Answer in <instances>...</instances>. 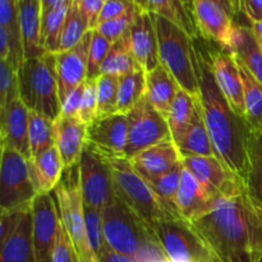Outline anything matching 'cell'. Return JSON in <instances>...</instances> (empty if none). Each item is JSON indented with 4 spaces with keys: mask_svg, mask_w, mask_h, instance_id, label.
I'll return each mask as SVG.
<instances>
[{
    "mask_svg": "<svg viewBox=\"0 0 262 262\" xmlns=\"http://www.w3.org/2000/svg\"><path fill=\"white\" fill-rule=\"evenodd\" d=\"M219 262H262V211L243 184L191 222Z\"/></svg>",
    "mask_w": 262,
    "mask_h": 262,
    "instance_id": "obj_1",
    "label": "cell"
},
{
    "mask_svg": "<svg viewBox=\"0 0 262 262\" xmlns=\"http://www.w3.org/2000/svg\"><path fill=\"white\" fill-rule=\"evenodd\" d=\"M199 76V100L211 137L215 156L232 173L245 179L250 160L252 129L245 117L238 114L215 79L210 56V43L201 36L194 38Z\"/></svg>",
    "mask_w": 262,
    "mask_h": 262,
    "instance_id": "obj_2",
    "label": "cell"
},
{
    "mask_svg": "<svg viewBox=\"0 0 262 262\" xmlns=\"http://www.w3.org/2000/svg\"><path fill=\"white\" fill-rule=\"evenodd\" d=\"M105 155V154H104ZM112 170L115 194L151 229L173 214L160 201L142 174L133 166L130 159L123 155H105Z\"/></svg>",
    "mask_w": 262,
    "mask_h": 262,
    "instance_id": "obj_3",
    "label": "cell"
},
{
    "mask_svg": "<svg viewBox=\"0 0 262 262\" xmlns=\"http://www.w3.org/2000/svg\"><path fill=\"white\" fill-rule=\"evenodd\" d=\"M19 97L30 112L51 120L60 118L61 102L55 54L26 59L18 69Z\"/></svg>",
    "mask_w": 262,
    "mask_h": 262,
    "instance_id": "obj_4",
    "label": "cell"
},
{
    "mask_svg": "<svg viewBox=\"0 0 262 262\" xmlns=\"http://www.w3.org/2000/svg\"><path fill=\"white\" fill-rule=\"evenodd\" d=\"M154 19L158 33L160 64L174 77L182 90L194 97L199 96L194 38L165 18L154 15Z\"/></svg>",
    "mask_w": 262,
    "mask_h": 262,
    "instance_id": "obj_5",
    "label": "cell"
},
{
    "mask_svg": "<svg viewBox=\"0 0 262 262\" xmlns=\"http://www.w3.org/2000/svg\"><path fill=\"white\" fill-rule=\"evenodd\" d=\"M102 229L110 250L135 258L158 239L154 230L137 216L119 197L101 210Z\"/></svg>",
    "mask_w": 262,
    "mask_h": 262,
    "instance_id": "obj_6",
    "label": "cell"
},
{
    "mask_svg": "<svg viewBox=\"0 0 262 262\" xmlns=\"http://www.w3.org/2000/svg\"><path fill=\"white\" fill-rule=\"evenodd\" d=\"M54 196L58 204L60 220L78 253L79 262H99L92 252L87 237L84 205L79 188L78 165L72 168V173L67 171L66 178L61 177L58 187L54 189Z\"/></svg>",
    "mask_w": 262,
    "mask_h": 262,
    "instance_id": "obj_7",
    "label": "cell"
},
{
    "mask_svg": "<svg viewBox=\"0 0 262 262\" xmlns=\"http://www.w3.org/2000/svg\"><path fill=\"white\" fill-rule=\"evenodd\" d=\"M154 233L171 262H219L192 223L182 216L161 220Z\"/></svg>",
    "mask_w": 262,
    "mask_h": 262,
    "instance_id": "obj_8",
    "label": "cell"
},
{
    "mask_svg": "<svg viewBox=\"0 0 262 262\" xmlns=\"http://www.w3.org/2000/svg\"><path fill=\"white\" fill-rule=\"evenodd\" d=\"M36 196L27 159L18 151L2 146L0 211L31 206Z\"/></svg>",
    "mask_w": 262,
    "mask_h": 262,
    "instance_id": "obj_9",
    "label": "cell"
},
{
    "mask_svg": "<svg viewBox=\"0 0 262 262\" xmlns=\"http://www.w3.org/2000/svg\"><path fill=\"white\" fill-rule=\"evenodd\" d=\"M79 188L86 207L102 210L117 197L106 156L86 143L78 164Z\"/></svg>",
    "mask_w": 262,
    "mask_h": 262,
    "instance_id": "obj_10",
    "label": "cell"
},
{
    "mask_svg": "<svg viewBox=\"0 0 262 262\" xmlns=\"http://www.w3.org/2000/svg\"><path fill=\"white\" fill-rule=\"evenodd\" d=\"M128 138L125 158L132 159L142 151L171 140L166 118L143 97L127 114Z\"/></svg>",
    "mask_w": 262,
    "mask_h": 262,
    "instance_id": "obj_11",
    "label": "cell"
},
{
    "mask_svg": "<svg viewBox=\"0 0 262 262\" xmlns=\"http://www.w3.org/2000/svg\"><path fill=\"white\" fill-rule=\"evenodd\" d=\"M31 212L36 262H51L61 223L55 196L37 194L31 204Z\"/></svg>",
    "mask_w": 262,
    "mask_h": 262,
    "instance_id": "obj_12",
    "label": "cell"
},
{
    "mask_svg": "<svg viewBox=\"0 0 262 262\" xmlns=\"http://www.w3.org/2000/svg\"><path fill=\"white\" fill-rule=\"evenodd\" d=\"M192 15L202 38L230 51L237 31V20L211 0H194Z\"/></svg>",
    "mask_w": 262,
    "mask_h": 262,
    "instance_id": "obj_13",
    "label": "cell"
},
{
    "mask_svg": "<svg viewBox=\"0 0 262 262\" xmlns=\"http://www.w3.org/2000/svg\"><path fill=\"white\" fill-rule=\"evenodd\" d=\"M182 163L212 197L230 193L245 184V181L228 170L216 156H189L182 159Z\"/></svg>",
    "mask_w": 262,
    "mask_h": 262,
    "instance_id": "obj_14",
    "label": "cell"
},
{
    "mask_svg": "<svg viewBox=\"0 0 262 262\" xmlns=\"http://www.w3.org/2000/svg\"><path fill=\"white\" fill-rule=\"evenodd\" d=\"M209 43L212 72L217 86L233 109L245 117V95L239 64L230 51L224 50L211 42Z\"/></svg>",
    "mask_w": 262,
    "mask_h": 262,
    "instance_id": "obj_15",
    "label": "cell"
},
{
    "mask_svg": "<svg viewBox=\"0 0 262 262\" xmlns=\"http://www.w3.org/2000/svg\"><path fill=\"white\" fill-rule=\"evenodd\" d=\"M127 37L133 56L142 71L150 72L160 64L158 33L152 14L136 9Z\"/></svg>",
    "mask_w": 262,
    "mask_h": 262,
    "instance_id": "obj_16",
    "label": "cell"
},
{
    "mask_svg": "<svg viewBox=\"0 0 262 262\" xmlns=\"http://www.w3.org/2000/svg\"><path fill=\"white\" fill-rule=\"evenodd\" d=\"M91 37L92 31H90L82 38L81 42L74 46L73 49L55 54L56 77H58L60 102H63L73 90L84 83V81L87 79Z\"/></svg>",
    "mask_w": 262,
    "mask_h": 262,
    "instance_id": "obj_17",
    "label": "cell"
},
{
    "mask_svg": "<svg viewBox=\"0 0 262 262\" xmlns=\"http://www.w3.org/2000/svg\"><path fill=\"white\" fill-rule=\"evenodd\" d=\"M128 138L127 114L96 118L87 125V143L105 155H124Z\"/></svg>",
    "mask_w": 262,
    "mask_h": 262,
    "instance_id": "obj_18",
    "label": "cell"
},
{
    "mask_svg": "<svg viewBox=\"0 0 262 262\" xmlns=\"http://www.w3.org/2000/svg\"><path fill=\"white\" fill-rule=\"evenodd\" d=\"M28 115L30 110L26 107L20 97L15 99L0 110V135L2 146L18 151L30 160L32 155L28 138Z\"/></svg>",
    "mask_w": 262,
    "mask_h": 262,
    "instance_id": "obj_19",
    "label": "cell"
},
{
    "mask_svg": "<svg viewBox=\"0 0 262 262\" xmlns=\"http://www.w3.org/2000/svg\"><path fill=\"white\" fill-rule=\"evenodd\" d=\"M87 143V124L78 118L60 117L55 120V146L66 169L78 165Z\"/></svg>",
    "mask_w": 262,
    "mask_h": 262,
    "instance_id": "obj_20",
    "label": "cell"
},
{
    "mask_svg": "<svg viewBox=\"0 0 262 262\" xmlns=\"http://www.w3.org/2000/svg\"><path fill=\"white\" fill-rule=\"evenodd\" d=\"M212 199L214 197L194 178L193 174L183 166L176 199L178 214L183 219L193 222L194 219H197L200 215L206 211Z\"/></svg>",
    "mask_w": 262,
    "mask_h": 262,
    "instance_id": "obj_21",
    "label": "cell"
},
{
    "mask_svg": "<svg viewBox=\"0 0 262 262\" xmlns=\"http://www.w3.org/2000/svg\"><path fill=\"white\" fill-rule=\"evenodd\" d=\"M32 183L37 194L51 193L61 181L66 166L56 146L28 160Z\"/></svg>",
    "mask_w": 262,
    "mask_h": 262,
    "instance_id": "obj_22",
    "label": "cell"
},
{
    "mask_svg": "<svg viewBox=\"0 0 262 262\" xmlns=\"http://www.w3.org/2000/svg\"><path fill=\"white\" fill-rule=\"evenodd\" d=\"M142 176H160L182 163V156L173 141L159 143L130 159Z\"/></svg>",
    "mask_w": 262,
    "mask_h": 262,
    "instance_id": "obj_23",
    "label": "cell"
},
{
    "mask_svg": "<svg viewBox=\"0 0 262 262\" xmlns=\"http://www.w3.org/2000/svg\"><path fill=\"white\" fill-rule=\"evenodd\" d=\"M19 27L25 60L46 54L41 43V0H19Z\"/></svg>",
    "mask_w": 262,
    "mask_h": 262,
    "instance_id": "obj_24",
    "label": "cell"
},
{
    "mask_svg": "<svg viewBox=\"0 0 262 262\" xmlns=\"http://www.w3.org/2000/svg\"><path fill=\"white\" fill-rule=\"evenodd\" d=\"M0 262H36L31 206L26 209L17 229L0 245Z\"/></svg>",
    "mask_w": 262,
    "mask_h": 262,
    "instance_id": "obj_25",
    "label": "cell"
},
{
    "mask_svg": "<svg viewBox=\"0 0 262 262\" xmlns=\"http://www.w3.org/2000/svg\"><path fill=\"white\" fill-rule=\"evenodd\" d=\"M179 89L181 87L174 77L161 64L152 71L146 72L145 97L165 118L168 117Z\"/></svg>",
    "mask_w": 262,
    "mask_h": 262,
    "instance_id": "obj_26",
    "label": "cell"
},
{
    "mask_svg": "<svg viewBox=\"0 0 262 262\" xmlns=\"http://www.w3.org/2000/svg\"><path fill=\"white\" fill-rule=\"evenodd\" d=\"M230 53L262 84V43L250 25L238 23Z\"/></svg>",
    "mask_w": 262,
    "mask_h": 262,
    "instance_id": "obj_27",
    "label": "cell"
},
{
    "mask_svg": "<svg viewBox=\"0 0 262 262\" xmlns=\"http://www.w3.org/2000/svg\"><path fill=\"white\" fill-rule=\"evenodd\" d=\"M177 147L182 159L189 158V156H215L214 146H212L204 114H202L199 97H196V107H194L191 123L186 130V135Z\"/></svg>",
    "mask_w": 262,
    "mask_h": 262,
    "instance_id": "obj_28",
    "label": "cell"
},
{
    "mask_svg": "<svg viewBox=\"0 0 262 262\" xmlns=\"http://www.w3.org/2000/svg\"><path fill=\"white\" fill-rule=\"evenodd\" d=\"M133 4L140 12L150 13L170 20L183 28L193 38L200 36L193 15L184 7L182 0H133Z\"/></svg>",
    "mask_w": 262,
    "mask_h": 262,
    "instance_id": "obj_29",
    "label": "cell"
},
{
    "mask_svg": "<svg viewBox=\"0 0 262 262\" xmlns=\"http://www.w3.org/2000/svg\"><path fill=\"white\" fill-rule=\"evenodd\" d=\"M196 97L192 96L184 90L179 89L176 100H174L173 105L169 110L166 120H168L169 129H170L171 140L177 146L183 140L187 128H188L192 117H193L194 107H196Z\"/></svg>",
    "mask_w": 262,
    "mask_h": 262,
    "instance_id": "obj_30",
    "label": "cell"
},
{
    "mask_svg": "<svg viewBox=\"0 0 262 262\" xmlns=\"http://www.w3.org/2000/svg\"><path fill=\"white\" fill-rule=\"evenodd\" d=\"M243 181L250 197L262 211V129L252 133L248 169Z\"/></svg>",
    "mask_w": 262,
    "mask_h": 262,
    "instance_id": "obj_31",
    "label": "cell"
},
{
    "mask_svg": "<svg viewBox=\"0 0 262 262\" xmlns=\"http://www.w3.org/2000/svg\"><path fill=\"white\" fill-rule=\"evenodd\" d=\"M238 64L241 67L243 81L245 117L252 132H257L262 129V84L239 61Z\"/></svg>",
    "mask_w": 262,
    "mask_h": 262,
    "instance_id": "obj_32",
    "label": "cell"
},
{
    "mask_svg": "<svg viewBox=\"0 0 262 262\" xmlns=\"http://www.w3.org/2000/svg\"><path fill=\"white\" fill-rule=\"evenodd\" d=\"M141 69L129 48L127 33L119 41L112 45L109 54L101 67V74L123 77L128 73Z\"/></svg>",
    "mask_w": 262,
    "mask_h": 262,
    "instance_id": "obj_33",
    "label": "cell"
},
{
    "mask_svg": "<svg viewBox=\"0 0 262 262\" xmlns=\"http://www.w3.org/2000/svg\"><path fill=\"white\" fill-rule=\"evenodd\" d=\"M146 94V72L142 69L119 77L118 113L128 114Z\"/></svg>",
    "mask_w": 262,
    "mask_h": 262,
    "instance_id": "obj_34",
    "label": "cell"
},
{
    "mask_svg": "<svg viewBox=\"0 0 262 262\" xmlns=\"http://www.w3.org/2000/svg\"><path fill=\"white\" fill-rule=\"evenodd\" d=\"M71 2L72 0H68L61 7L41 15V43L46 54L59 53L61 32Z\"/></svg>",
    "mask_w": 262,
    "mask_h": 262,
    "instance_id": "obj_35",
    "label": "cell"
},
{
    "mask_svg": "<svg viewBox=\"0 0 262 262\" xmlns=\"http://www.w3.org/2000/svg\"><path fill=\"white\" fill-rule=\"evenodd\" d=\"M28 138L32 158L55 146V122L37 113L30 112Z\"/></svg>",
    "mask_w": 262,
    "mask_h": 262,
    "instance_id": "obj_36",
    "label": "cell"
},
{
    "mask_svg": "<svg viewBox=\"0 0 262 262\" xmlns=\"http://www.w3.org/2000/svg\"><path fill=\"white\" fill-rule=\"evenodd\" d=\"M182 169H183V163L177 165L176 168L169 170L168 173L160 174V176H142L146 179L152 191L155 192L156 196L160 199V201L170 210L173 214L181 215L177 211L176 199L177 192L179 188V182H181Z\"/></svg>",
    "mask_w": 262,
    "mask_h": 262,
    "instance_id": "obj_37",
    "label": "cell"
},
{
    "mask_svg": "<svg viewBox=\"0 0 262 262\" xmlns=\"http://www.w3.org/2000/svg\"><path fill=\"white\" fill-rule=\"evenodd\" d=\"M89 20L79 9L77 2H71L66 22H64L63 32H61L59 53L68 51L78 45L82 38L90 32Z\"/></svg>",
    "mask_w": 262,
    "mask_h": 262,
    "instance_id": "obj_38",
    "label": "cell"
},
{
    "mask_svg": "<svg viewBox=\"0 0 262 262\" xmlns=\"http://www.w3.org/2000/svg\"><path fill=\"white\" fill-rule=\"evenodd\" d=\"M97 82V118L118 113V86L119 77L101 74Z\"/></svg>",
    "mask_w": 262,
    "mask_h": 262,
    "instance_id": "obj_39",
    "label": "cell"
},
{
    "mask_svg": "<svg viewBox=\"0 0 262 262\" xmlns=\"http://www.w3.org/2000/svg\"><path fill=\"white\" fill-rule=\"evenodd\" d=\"M84 223H86L87 237H89L90 246H91V250L94 252L95 257L99 261L102 253L109 248L104 237L101 210L84 206Z\"/></svg>",
    "mask_w": 262,
    "mask_h": 262,
    "instance_id": "obj_40",
    "label": "cell"
},
{
    "mask_svg": "<svg viewBox=\"0 0 262 262\" xmlns=\"http://www.w3.org/2000/svg\"><path fill=\"white\" fill-rule=\"evenodd\" d=\"M112 42L106 40L101 33L92 30L91 43L89 51V67H87V79H97L101 76V67L112 49Z\"/></svg>",
    "mask_w": 262,
    "mask_h": 262,
    "instance_id": "obj_41",
    "label": "cell"
},
{
    "mask_svg": "<svg viewBox=\"0 0 262 262\" xmlns=\"http://www.w3.org/2000/svg\"><path fill=\"white\" fill-rule=\"evenodd\" d=\"M0 27L4 28L15 42L22 45L19 27V0H0Z\"/></svg>",
    "mask_w": 262,
    "mask_h": 262,
    "instance_id": "obj_42",
    "label": "cell"
},
{
    "mask_svg": "<svg viewBox=\"0 0 262 262\" xmlns=\"http://www.w3.org/2000/svg\"><path fill=\"white\" fill-rule=\"evenodd\" d=\"M19 99L18 72L4 61H0V110Z\"/></svg>",
    "mask_w": 262,
    "mask_h": 262,
    "instance_id": "obj_43",
    "label": "cell"
},
{
    "mask_svg": "<svg viewBox=\"0 0 262 262\" xmlns=\"http://www.w3.org/2000/svg\"><path fill=\"white\" fill-rule=\"evenodd\" d=\"M135 13L136 9L133 12L127 13V14L114 18V19L99 23L95 30L99 33H101L109 42H117V41H119L128 32V30H129L130 25L133 22V18H135Z\"/></svg>",
    "mask_w": 262,
    "mask_h": 262,
    "instance_id": "obj_44",
    "label": "cell"
},
{
    "mask_svg": "<svg viewBox=\"0 0 262 262\" xmlns=\"http://www.w3.org/2000/svg\"><path fill=\"white\" fill-rule=\"evenodd\" d=\"M97 118V82L96 79H86L82 95L78 119L89 125Z\"/></svg>",
    "mask_w": 262,
    "mask_h": 262,
    "instance_id": "obj_45",
    "label": "cell"
},
{
    "mask_svg": "<svg viewBox=\"0 0 262 262\" xmlns=\"http://www.w3.org/2000/svg\"><path fill=\"white\" fill-rule=\"evenodd\" d=\"M51 262H79L78 253H77L63 223H60V227H59L58 238H56L55 247L53 251Z\"/></svg>",
    "mask_w": 262,
    "mask_h": 262,
    "instance_id": "obj_46",
    "label": "cell"
},
{
    "mask_svg": "<svg viewBox=\"0 0 262 262\" xmlns=\"http://www.w3.org/2000/svg\"><path fill=\"white\" fill-rule=\"evenodd\" d=\"M27 207L0 211V245L5 242L13 234V232L17 229L18 224H19Z\"/></svg>",
    "mask_w": 262,
    "mask_h": 262,
    "instance_id": "obj_47",
    "label": "cell"
},
{
    "mask_svg": "<svg viewBox=\"0 0 262 262\" xmlns=\"http://www.w3.org/2000/svg\"><path fill=\"white\" fill-rule=\"evenodd\" d=\"M136 8L133 0H106L99 17V23L114 19V18L133 12Z\"/></svg>",
    "mask_w": 262,
    "mask_h": 262,
    "instance_id": "obj_48",
    "label": "cell"
},
{
    "mask_svg": "<svg viewBox=\"0 0 262 262\" xmlns=\"http://www.w3.org/2000/svg\"><path fill=\"white\" fill-rule=\"evenodd\" d=\"M105 3H106V0H78L77 2L81 12L89 20L91 31L95 30L99 25V17L101 14Z\"/></svg>",
    "mask_w": 262,
    "mask_h": 262,
    "instance_id": "obj_49",
    "label": "cell"
},
{
    "mask_svg": "<svg viewBox=\"0 0 262 262\" xmlns=\"http://www.w3.org/2000/svg\"><path fill=\"white\" fill-rule=\"evenodd\" d=\"M83 90H84V83H82L81 86L77 87L76 90H73V91L67 96V99L61 102L60 117L78 118Z\"/></svg>",
    "mask_w": 262,
    "mask_h": 262,
    "instance_id": "obj_50",
    "label": "cell"
},
{
    "mask_svg": "<svg viewBox=\"0 0 262 262\" xmlns=\"http://www.w3.org/2000/svg\"><path fill=\"white\" fill-rule=\"evenodd\" d=\"M242 14L250 25L262 20V0H243Z\"/></svg>",
    "mask_w": 262,
    "mask_h": 262,
    "instance_id": "obj_51",
    "label": "cell"
},
{
    "mask_svg": "<svg viewBox=\"0 0 262 262\" xmlns=\"http://www.w3.org/2000/svg\"><path fill=\"white\" fill-rule=\"evenodd\" d=\"M99 262H136V260L133 257H130V256L123 255V253H119L117 251H113L110 248H107L101 255Z\"/></svg>",
    "mask_w": 262,
    "mask_h": 262,
    "instance_id": "obj_52",
    "label": "cell"
},
{
    "mask_svg": "<svg viewBox=\"0 0 262 262\" xmlns=\"http://www.w3.org/2000/svg\"><path fill=\"white\" fill-rule=\"evenodd\" d=\"M68 0H41V15L48 14L51 10L56 9V8L61 7Z\"/></svg>",
    "mask_w": 262,
    "mask_h": 262,
    "instance_id": "obj_53",
    "label": "cell"
},
{
    "mask_svg": "<svg viewBox=\"0 0 262 262\" xmlns=\"http://www.w3.org/2000/svg\"><path fill=\"white\" fill-rule=\"evenodd\" d=\"M211 2L216 3L219 7H222L233 19H237L238 14L235 12V7H234V2L233 0H211Z\"/></svg>",
    "mask_w": 262,
    "mask_h": 262,
    "instance_id": "obj_54",
    "label": "cell"
},
{
    "mask_svg": "<svg viewBox=\"0 0 262 262\" xmlns=\"http://www.w3.org/2000/svg\"><path fill=\"white\" fill-rule=\"evenodd\" d=\"M251 27H252L253 32H255L256 37L260 40V42L262 43V20L261 22H257V23H252V25H250Z\"/></svg>",
    "mask_w": 262,
    "mask_h": 262,
    "instance_id": "obj_55",
    "label": "cell"
},
{
    "mask_svg": "<svg viewBox=\"0 0 262 262\" xmlns=\"http://www.w3.org/2000/svg\"><path fill=\"white\" fill-rule=\"evenodd\" d=\"M234 2V7H235V12H237L238 17L242 14V7H243V0H233Z\"/></svg>",
    "mask_w": 262,
    "mask_h": 262,
    "instance_id": "obj_56",
    "label": "cell"
},
{
    "mask_svg": "<svg viewBox=\"0 0 262 262\" xmlns=\"http://www.w3.org/2000/svg\"><path fill=\"white\" fill-rule=\"evenodd\" d=\"M182 3H183L184 7H186L187 9H188V12L192 14V12H193V3H194V0H182Z\"/></svg>",
    "mask_w": 262,
    "mask_h": 262,
    "instance_id": "obj_57",
    "label": "cell"
},
{
    "mask_svg": "<svg viewBox=\"0 0 262 262\" xmlns=\"http://www.w3.org/2000/svg\"><path fill=\"white\" fill-rule=\"evenodd\" d=\"M72 2H78V0H72Z\"/></svg>",
    "mask_w": 262,
    "mask_h": 262,
    "instance_id": "obj_58",
    "label": "cell"
}]
</instances>
